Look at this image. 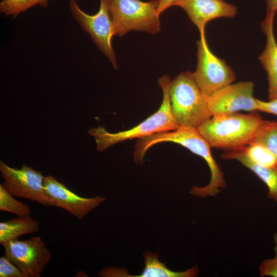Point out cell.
<instances>
[{"label":"cell","mask_w":277,"mask_h":277,"mask_svg":"<svg viewBox=\"0 0 277 277\" xmlns=\"http://www.w3.org/2000/svg\"><path fill=\"white\" fill-rule=\"evenodd\" d=\"M171 142L180 145L203 158L210 172V179L204 186H194L189 193L196 197L215 196L226 186L224 174L211 152V146L196 128L179 126L175 130L157 133L137 139L133 153L134 161L141 163L147 151L161 143Z\"/></svg>","instance_id":"6da1fadb"},{"label":"cell","mask_w":277,"mask_h":277,"mask_svg":"<svg viewBox=\"0 0 277 277\" xmlns=\"http://www.w3.org/2000/svg\"><path fill=\"white\" fill-rule=\"evenodd\" d=\"M264 120L257 112L215 114L196 129L211 147L226 152L251 144Z\"/></svg>","instance_id":"7a4b0ae2"},{"label":"cell","mask_w":277,"mask_h":277,"mask_svg":"<svg viewBox=\"0 0 277 277\" xmlns=\"http://www.w3.org/2000/svg\"><path fill=\"white\" fill-rule=\"evenodd\" d=\"M170 78L164 75L158 80L163 92V100L159 109L151 116L133 128L116 133L107 131L103 126L92 128L88 133L93 136L96 150L103 152L121 142L133 138H142L153 134L175 130L179 127L173 115L169 97Z\"/></svg>","instance_id":"3957f363"},{"label":"cell","mask_w":277,"mask_h":277,"mask_svg":"<svg viewBox=\"0 0 277 277\" xmlns=\"http://www.w3.org/2000/svg\"><path fill=\"white\" fill-rule=\"evenodd\" d=\"M169 93L172 112L179 126L197 128L212 116L207 97L193 72H181L171 81Z\"/></svg>","instance_id":"277c9868"},{"label":"cell","mask_w":277,"mask_h":277,"mask_svg":"<svg viewBox=\"0 0 277 277\" xmlns=\"http://www.w3.org/2000/svg\"><path fill=\"white\" fill-rule=\"evenodd\" d=\"M114 35L123 36L131 31L154 35L161 31L159 0H107Z\"/></svg>","instance_id":"5b68a950"},{"label":"cell","mask_w":277,"mask_h":277,"mask_svg":"<svg viewBox=\"0 0 277 277\" xmlns=\"http://www.w3.org/2000/svg\"><path fill=\"white\" fill-rule=\"evenodd\" d=\"M71 14L82 29L88 33L96 46L106 56L115 69L118 68L115 54L111 45L114 34L113 24L107 0H100L98 12L93 15L84 12L76 0H69Z\"/></svg>","instance_id":"8992f818"},{"label":"cell","mask_w":277,"mask_h":277,"mask_svg":"<svg viewBox=\"0 0 277 277\" xmlns=\"http://www.w3.org/2000/svg\"><path fill=\"white\" fill-rule=\"evenodd\" d=\"M197 65L193 76L203 93L207 98L230 85L235 76L225 61L214 54L207 44L205 33L197 41Z\"/></svg>","instance_id":"52a82bcc"},{"label":"cell","mask_w":277,"mask_h":277,"mask_svg":"<svg viewBox=\"0 0 277 277\" xmlns=\"http://www.w3.org/2000/svg\"><path fill=\"white\" fill-rule=\"evenodd\" d=\"M1 175L4 180V188L14 197L26 199L46 206H54L55 203L46 193L45 176L40 171L23 164L21 168L10 167L0 161Z\"/></svg>","instance_id":"ba28073f"},{"label":"cell","mask_w":277,"mask_h":277,"mask_svg":"<svg viewBox=\"0 0 277 277\" xmlns=\"http://www.w3.org/2000/svg\"><path fill=\"white\" fill-rule=\"evenodd\" d=\"M5 255L21 270L24 277H40L51 254L39 236L21 241L10 240L2 244Z\"/></svg>","instance_id":"9c48e42d"},{"label":"cell","mask_w":277,"mask_h":277,"mask_svg":"<svg viewBox=\"0 0 277 277\" xmlns=\"http://www.w3.org/2000/svg\"><path fill=\"white\" fill-rule=\"evenodd\" d=\"M254 84L250 81L231 84L207 98L212 115L239 112L258 111L257 99L253 96Z\"/></svg>","instance_id":"30bf717a"},{"label":"cell","mask_w":277,"mask_h":277,"mask_svg":"<svg viewBox=\"0 0 277 277\" xmlns=\"http://www.w3.org/2000/svg\"><path fill=\"white\" fill-rule=\"evenodd\" d=\"M44 186L47 194L54 201L55 207L66 210L79 220L106 200V197L101 196H80L52 175L45 176Z\"/></svg>","instance_id":"8fae6325"},{"label":"cell","mask_w":277,"mask_h":277,"mask_svg":"<svg viewBox=\"0 0 277 277\" xmlns=\"http://www.w3.org/2000/svg\"><path fill=\"white\" fill-rule=\"evenodd\" d=\"M187 13L200 34L205 33L206 24L211 20L233 17L237 7L223 0H182L177 5Z\"/></svg>","instance_id":"7c38bea8"},{"label":"cell","mask_w":277,"mask_h":277,"mask_svg":"<svg viewBox=\"0 0 277 277\" xmlns=\"http://www.w3.org/2000/svg\"><path fill=\"white\" fill-rule=\"evenodd\" d=\"M274 18H266L261 23V28L266 37L265 48L259 60L267 73L269 101L277 100V42L273 32Z\"/></svg>","instance_id":"4fadbf2b"},{"label":"cell","mask_w":277,"mask_h":277,"mask_svg":"<svg viewBox=\"0 0 277 277\" xmlns=\"http://www.w3.org/2000/svg\"><path fill=\"white\" fill-rule=\"evenodd\" d=\"M224 160H235L253 172L266 185L268 196L277 203V168L266 167L252 161L242 148L226 151L221 155Z\"/></svg>","instance_id":"5bb4252c"},{"label":"cell","mask_w":277,"mask_h":277,"mask_svg":"<svg viewBox=\"0 0 277 277\" xmlns=\"http://www.w3.org/2000/svg\"><path fill=\"white\" fill-rule=\"evenodd\" d=\"M145 267L143 272L137 277H194L197 276L199 269L197 266L188 268L185 271H174L161 262L156 252L146 251L143 254Z\"/></svg>","instance_id":"9a60e30c"},{"label":"cell","mask_w":277,"mask_h":277,"mask_svg":"<svg viewBox=\"0 0 277 277\" xmlns=\"http://www.w3.org/2000/svg\"><path fill=\"white\" fill-rule=\"evenodd\" d=\"M38 222L30 215L17 216L0 223V243L17 239L23 235L32 234L39 230Z\"/></svg>","instance_id":"2e32d148"},{"label":"cell","mask_w":277,"mask_h":277,"mask_svg":"<svg viewBox=\"0 0 277 277\" xmlns=\"http://www.w3.org/2000/svg\"><path fill=\"white\" fill-rule=\"evenodd\" d=\"M252 143L264 146L277 159V121L264 120Z\"/></svg>","instance_id":"e0dca14e"},{"label":"cell","mask_w":277,"mask_h":277,"mask_svg":"<svg viewBox=\"0 0 277 277\" xmlns=\"http://www.w3.org/2000/svg\"><path fill=\"white\" fill-rule=\"evenodd\" d=\"M49 0H2L0 12L5 16L14 18L21 13L36 6L46 8Z\"/></svg>","instance_id":"ac0fdd59"},{"label":"cell","mask_w":277,"mask_h":277,"mask_svg":"<svg viewBox=\"0 0 277 277\" xmlns=\"http://www.w3.org/2000/svg\"><path fill=\"white\" fill-rule=\"evenodd\" d=\"M242 150L254 163L266 167L277 168V159L264 146L252 143L243 147Z\"/></svg>","instance_id":"d6986e66"},{"label":"cell","mask_w":277,"mask_h":277,"mask_svg":"<svg viewBox=\"0 0 277 277\" xmlns=\"http://www.w3.org/2000/svg\"><path fill=\"white\" fill-rule=\"evenodd\" d=\"M0 184V210L8 212L17 216L29 215L31 213L29 206L16 200Z\"/></svg>","instance_id":"ffe728a7"},{"label":"cell","mask_w":277,"mask_h":277,"mask_svg":"<svg viewBox=\"0 0 277 277\" xmlns=\"http://www.w3.org/2000/svg\"><path fill=\"white\" fill-rule=\"evenodd\" d=\"M274 256L270 259L263 260L259 266L261 276L277 277V232L273 235Z\"/></svg>","instance_id":"44dd1931"},{"label":"cell","mask_w":277,"mask_h":277,"mask_svg":"<svg viewBox=\"0 0 277 277\" xmlns=\"http://www.w3.org/2000/svg\"><path fill=\"white\" fill-rule=\"evenodd\" d=\"M0 277H24L19 269L5 255L0 258Z\"/></svg>","instance_id":"7402d4cb"},{"label":"cell","mask_w":277,"mask_h":277,"mask_svg":"<svg viewBox=\"0 0 277 277\" xmlns=\"http://www.w3.org/2000/svg\"><path fill=\"white\" fill-rule=\"evenodd\" d=\"M258 111L277 115V100L268 102L257 99Z\"/></svg>","instance_id":"603a6c76"},{"label":"cell","mask_w":277,"mask_h":277,"mask_svg":"<svg viewBox=\"0 0 277 277\" xmlns=\"http://www.w3.org/2000/svg\"><path fill=\"white\" fill-rule=\"evenodd\" d=\"M182 0H159L158 12L160 14L168 8L172 6H177Z\"/></svg>","instance_id":"cb8c5ba5"},{"label":"cell","mask_w":277,"mask_h":277,"mask_svg":"<svg viewBox=\"0 0 277 277\" xmlns=\"http://www.w3.org/2000/svg\"><path fill=\"white\" fill-rule=\"evenodd\" d=\"M266 14L265 17L274 18L277 11V0H265Z\"/></svg>","instance_id":"d4e9b609"}]
</instances>
